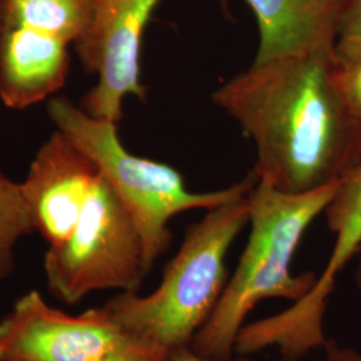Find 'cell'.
Masks as SVG:
<instances>
[{
	"label": "cell",
	"mask_w": 361,
	"mask_h": 361,
	"mask_svg": "<svg viewBox=\"0 0 361 361\" xmlns=\"http://www.w3.org/2000/svg\"><path fill=\"white\" fill-rule=\"evenodd\" d=\"M257 149V180L305 193L361 161L360 134L340 85L335 47L250 66L213 92Z\"/></svg>",
	"instance_id": "6da1fadb"
},
{
	"label": "cell",
	"mask_w": 361,
	"mask_h": 361,
	"mask_svg": "<svg viewBox=\"0 0 361 361\" xmlns=\"http://www.w3.org/2000/svg\"><path fill=\"white\" fill-rule=\"evenodd\" d=\"M338 182L305 193H288L257 180L249 193L250 233L245 249L219 305L194 337V352L229 360L258 302L283 298L293 304L310 293L317 274L293 273L292 261L302 235L334 198Z\"/></svg>",
	"instance_id": "7a4b0ae2"
},
{
	"label": "cell",
	"mask_w": 361,
	"mask_h": 361,
	"mask_svg": "<svg viewBox=\"0 0 361 361\" xmlns=\"http://www.w3.org/2000/svg\"><path fill=\"white\" fill-rule=\"evenodd\" d=\"M247 224L249 194L209 209L188 229L150 295L119 292L104 310L126 335L169 353L190 347L219 305L229 249Z\"/></svg>",
	"instance_id": "3957f363"
},
{
	"label": "cell",
	"mask_w": 361,
	"mask_h": 361,
	"mask_svg": "<svg viewBox=\"0 0 361 361\" xmlns=\"http://www.w3.org/2000/svg\"><path fill=\"white\" fill-rule=\"evenodd\" d=\"M47 113L56 130L95 164L129 212L142 238L149 271L171 241L170 219L183 212L209 210L244 197L257 182L256 174L252 173L246 180L226 189L192 192L176 169L129 153L119 140L118 123L90 116L66 97L51 99Z\"/></svg>",
	"instance_id": "277c9868"
},
{
	"label": "cell",
	"mask_w": 361,
	"mask_h": 361,
	"mask_svg": "<svg viewBox=\"0 0 361 361\" xmlns=\"http://www.w3.org/2000/svg\"><path fill=\"white\" fill-rule=\"evenodd\" d=\"M43 264L50 293L66 304L98 290L138 292L150 271L134 221L101 174L75 228L49 247Z\"/></svg>",
	"instance_id": "5b68a950"
},
{
	"label": "cell",
	"mask_w": 361,
	"mask_h": 361,
	"mask_svg": "<svg viewBox=\"0 0 361 361\" xmlns=\"http://www.w3.org/2000/svg\"><path fill=\"white\" fill-rule=\"evenodd\" d=\"M159 0H91L89 23L75 42L78 56L98 83L80 102L90 116L119 123L126 97L146 99L141 82L145 27Z\"/></svg>",
	"instance_id": "8992f818"
},
{
	"label": "cell",
	"mask_w": 361,
	"mask_h": 361,
	"mask_svg": "<svg viewBox=\"0 0 361 361\" xmlns=\"http://www.w3.org/2000/svg\"><path fill=\"white\" fill-rule=\"evenodd\" d=\"M128 337L104 305L71 316L31 290L0 320V361H97Z\"/></svg>",
	"instance_id": "52a82bcc"
},
{
	"label": "cell",
	"mask_w": 361,
	"mask_h": 361,
	"mask_svg": "<svg viewBox=\"0 0 361 361\" xmlns=\"http://www.w3.org/2000/svg\"><path fill=\"white\" fill-rule=\"evenodd\" d=\"M98 176L95 164L59 130L42 145L20 186L35 231L49 245L71 234Z\"/></svg>",
	"instance_id": "ba28073f"
},
{
	"label": "cell",
	"mask_w": 361,
	"mask_h": 361,
	"mask_svg": "<svg viewBox=\"0 0 361 361\" xmlns=\"http://www.w3.org/2000/svg\"><path fill=\"white\" fill-rule=\"evenodd\" d=\"M68 43L27 27H0V101L22 110L65 85Z\"/></svg>",
	"instance_id": "9c48e42d"
},
{
	"label": "cell",
	"mask_w": 361,
	"mask_h": 361,
	"mask_svg": "<svg viewBox=\"0 0 361 361\" xmlns=\"http://www.w3.org/2000/svg\"><path fill=\"white\" fill-rule=\"evenodd\" d=\"M257 20L255 62L335 47L347 0H245Z\"/></svg>",
	"instance_id": "30bf717a"
},
{
	"label": "cell",
	"mask_w": 361,
	"mask_h": 361,
	"mask_svg": "<svg viewBox=\"0 0 361 361\" xmlns=\"http://www.w3.org/2000/svg\"><path fill=\"white\" fill-rule=\"evenodd\" d=\"M91 0H0V27H27L75 43L89 23Z\"/></svg>",
	"instance_id": "8fae6325"
},
{
	"label": "cell",
	"mask_w": 361,
	"mask_h": 361,
	"mask_svg": "<svg viewBox=\"0 0 361 361\" xmlns=\"http://www.w3.org/2000/svg\"><path fill=\"white\" fill-rule=\"evenodd\" d=\"M34 231L20 183L0 170V281L13 271L18 243Z\"/></svg>",
	"instance_id": "7c38bea8"
},
{
	"label": "cell",
	"mask_w": 361,
	"mask_h": 361,
	"mask_svg": "<svg viewBox=\"0 0 361 361\" xmlns=\"http://www.w3.org/2000/svg\"><path fill=\"white\" fill-rule=\"evenodd\" d=\"M335 52L340 65L349 63L361 55V0L345 1Z\"/></svg>",
	"instance_id": "4fadbf2b"
},
{
	"label": "cell",
	"mask_w": 361,
	"mask_h": 361,
	"mask_svg": "<svg viewBox=\"0 0 361 361\" xmlns=\"http://www.w3.org/2000/svg\"><path fill=\"white\" fill-rule=\"evenodd\" d=\"M171 353L129 336L122 344L97 361H169Z\"/></svg>",
	"instance_id": "5bb4252c"
},
{
	"label": "cell",
	"mask_w": 361,
	"mask_h": 361,
	"mask_svg": "<svg viewBox=\"0 0 361 361\" xmlns=\"http://www.w3.org/2000/svg\"><path fill=\"white\" fill-rule=\"evenodd\" d=\"M316 361H361V352L357 349L340 345L335 341H326L324 345L323 356Z\"/></svg>",
	"instance_id": "9a60e30c"
},
{
	"label": "cell",
	"mask_w": 361,
	"mask_h": 361,
	"mask_svg": "<svg viewBox=\"0 0 361 361\" xmlns=\"http://www.w3.org/2000/svg\"><path fill=\"white\" fill-rule=\"evenodd\" d=\"M169 361H229V360H217V359H212V357H207V356H202L197 352H194L193 349L190 347L188 348L180 349L174 353H171L170 356V360ZM234 361H253L250 359H247V356H240L238 359H235Z\"/></svg>",
	"instance_id": "2e32d148"
},
{
	"label": "cell",
	"mask_w": 361,
	"mask_h": 361,
	"mask_svg": "<svg viewBox=\"0 0 361 361\" xmlns=\"http://www.w3.org/2000/svg\"><path fill=\"white\" fill-rule=\"evenodd\" d=\"M357 256V268H356V273H355V280H356V285H357V289L361 293V245L356 253Z\"/></svg>",
	"instance_id": "e0dca14e"
}]
</instances>
